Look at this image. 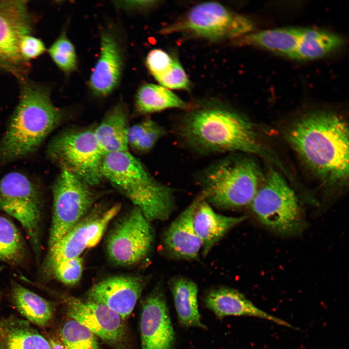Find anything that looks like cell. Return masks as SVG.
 I'll return each mask as SVG.
<instances>
[{"label": "cell", "instance_id": "6da1fadb", "mask_svg": "<svg viewBox=\"0 0 349 349\" xmlns=\"http://www.w3.org/2000/svg\"><path fill=\"white\" fill-rule=\"evenodd\" d=\"M176 132L187 145L201 153L243 152L281 165L260 142L252 123L219 100L206 99L189 105Z\"/></svg>", "mask_w": 349, "mask_h": 349}, {"label": "cell", "instance_id": "7a4b0ae2", "mask_svg": "<svg viewBox=\"0 0 349 349\" xmlns=\"http://www.w3.org/2000/svg\"><path fill=\"white\" fill-rule=\"evenodd\" d=\"M292 147L323 182L335 184L349 176V127L345 120L325 111L306 114L287 134Z\"/></svg>", "mask_w": 349, "mask_h": 349}, {"label": "cell", "instance_id": "3957f363", "mask_svg": "<svg viewBox=\"0 0 349 349\" xmlns=\"http://www.w3.org/2000/svg\"><path fill=\"white\" fill-rule=\"evenodd\" d=\"M18 81L19 101L0 141L3 161L34 151L64 117L63 110L53 103L48 86L28 78Z\"/></svg>", "mask_w": 349, "mask_h": 349}, {"label": "cell", "instance_id": "277c9868", "mask_svg": "<svg viewBox=\"0 0 349 349\" xmlns=\"http://www.w3.org/2000/svg\"><path fill=\"white\" fill-rule=\"evenodd\" d=\"M103 178L128 199L150 222L168 220L175 205L173 190L158 181L129 151L108 154Z\"/></svg>", "mask_w": 349, "mask_h": 349}, {"label": "cell", "instance_id": "5b68a950", "mask_svg": "<svg viewBox=\"0 0 349 349\" xmlns=\"http://www.w3.org/2000/svg\"><path fill=\"white\" fill-rule=\"evenodd\" d=\"M261 176L252 159L228 157L204 172L200 181L201 194L209 204L220 208L241 207L252 202Z\"/></svg>", "mask_w": 349, "mask_h": 349}, {"label": "cell", "instance_id": "8992f818", "mask_svg": "<svg viewBox=\"0 0 349 349\" xmlns=\"http://www.w3.org/2000/svg\"><path fill=\"white\" fill-rule=\"evenodd\" d=\"M247 16L215 1L199 3L180 19L163 28V34L180 33L211 41L241 37L254 32Z\"/></svg>", "mask_w": 349, "mask_h": 349}, {"label": "cell", "instance_id": "52a82bcc", "mask_svg": "<svg viewBox=\"0 0 349 349\" xmlns=\"http://www.w3.org/2000/svg\"><path fill=\"white\" fill-rule=\"evenodd\" d=\"M251 204L260 222L275 233L294 235L305 226L294 191L274 169H269Z\"/></svg>", "mask_w": 349, "mask_h": 349}, {"label": "cell", "instance_id": "ba28073f", "mask_svg": "<svg viewBox=\"0 0 349 349\" xmlns=\"http://www.w3.org/2000/svg\"><path fill=\"white\" fill-rule=\"evenodd\" d=\"M51 159L90 186L103 179L102 165L105 156L94 133V127L62 132L51 142L48 150Z\"/></svg>", "mask_w": 349, "mask_h": 349}, {"label": "cell", "instance_id": "9c48e42d", "mask_svg": "<svg viewBox=\"0 0 349 349\" xmlns=\"http://www.w3.org/2000/svg\"><path fill=\"white\" fill-rule=\"evenodd\" d=\"M42 197L26 175L11 172L0 179V209L16 219L27 234L37 260L40 254Z\"/></svg>", "mask_w": 349, "mask_h": 349}, {"label": "cell", "instance_id": "30bf717a", "mask_svg": "<svg viewBox=\"0 0 349 349\" xmlns=\"http://www.w3.org/2000/svg\"><path fill=\"white\" fill-rule=\"evenodd\" d=\"M29 2L0 0V71L11 74L18 80L27 78L31 68L19 50L21 40L32 34L35 27Z\"/></svg>", "mask_w": 349, "mask_h": 349}, {"label": "cell", "instance_id": "8fae6325", "mask_svg": "<svg viewBox=\"0 0 349 349\" xmlns=\"http://www.w3.org/2000/svg\"><path fill=\"white\" fill-rule=\"evenodd\" d=\"M53 212L48 246L62 238L89 212L96 200L91 186L61 169L52 187Z\"/></svg>", "mask_w": 349, "mask_h": 349}, {"label": "cell", "instance_id": "7c38bea8", "mask_svg": "<svg viewBox=\"0 0 349 349\" xmlns=\"http://www.w3.org/2000/svg\"><path fill=\"white\" fill-rule=\"evenodd\" d=\"M154 239L151 222L134 206L111 230L106 243L107 256L116 266L136 265L147 256Z\"/></svg>", "mask_w": 349, "mask_h": 349}, {"label": "cell", "instance_id": "4fadbf2b", "mask_svg": "<svg viewBox=\"0 0 349 349\" xmlns=\"http://www.w3.org/2000/svg\"><path fill=\"white\" fill-rule=\"evenodd\" d=\"M121 207L120 204H116L106 210L89 212L69 231L49 246L41 268L42 274L46 278L50 277L59 263L79 257L85 250L98 244Z\"/></svg>", "mask_w": 349, "mask_h": 349}, {"label": "cell", "instance_id": "5bb4252c", "mask_svg": "<svg viewBox=\"0 0 349 349\" xmlns=\"http://www.w3.org/2000/svg\"><path fill=\"white\" fill-rule=\"evenodd\" d=\"M67 317L89 329L115 349H123L126 339L124 319L108 306L82 301L69 296H62Z\"/></svg>", "mask_w": 349, "mask_h": 349}, {"label": "cell", "instance_id": "9a60e30c", "mask_svg": "<svg viewBox=\"0 0 349 349\" xmlns=\"http://www.w3.org/2000/svg\"><path fill=\"white\" fill-rule=\"evenodd\" d=\"M141 349H173L175 333L160 285L144 299L140 317Z\"/></svg>", "mask_w": 349, "mask_h": 349}, {"label": "cell", "instance_id": "2e32d148", "mask_svg": "<svg viewBox=\"0 0 349 349\" xmlns=\"http://www.w3.org/2000/svg\"><path fill=\"white\" fill-rule=\"evenodd\" d=\"M149 279L137 275L111 276L94 285L86 294V301L104 304L124 320L133 311Z\"/></svg>", "mask_w": 349, "mask_h": 349}, {"label": "cell", "instance_id": "e0dca14e", "mask_svg": "<svg viewBox=\"0 0 349 349\" xmlns=\"http://www.w3.org/2000/svg\"><path fill=\"white\" fill-rule=\"evenodd\" d=\"M123 66V50L117 36L112 31H103L101 34L99 56L89 80L93 94L104 96L111 93L119 82Z\"/></svg>", "mask_w": 349, "mask_h": 349}, {"label": "cell", "instance_id": "ac0fdd59", "mask_svg": "<svg viewBox=\"0 0 349 349\" xmlns=\"http://www.w3.org/2000/svg\"><path fill=\"white\" fill-rule=\"evenodd\" d=\"M201 194L172 222L163 236L168 254L180 259L197 260L202 244L193 225L194 212L203 198Z\"/></svg>", "mask_w": 349, "mask_h": 349}, {"label": "cell", "instance_id": "d6986e66", "mask_svg": "<svg viewBox=\"0 0 349 349\" xmlns=\"http://www.w3.org/2000/svg\"><path fill=\"white\" fill-rule=\"evenodd\" d=\"M204 302L206 307L220 319L227 316H250L294 328L286 321L258 308L234 288L221 286L211 289L206 293Z\"/></svg>", "mask_w": 349, "mask_h": 349}, {"label": "cell", "instance_id": "ffe728a7", "mask_svg": "<svg viewBox=\"0 0 349 349\" xmlns=\"http://www.w3.org/2000/svg\"><path fill=\"white\" fill-rule=\"evenodd\" d=\"M246 218L245 216L232 217L219 214L203 197L193 216L194 229L202 244L203 256L206 257L231 229L245 221Z\"/></svg>", "mask_w": 349, "mask_h": 349}, {"label": "cell", "instance_id": "44dd1931", "mask_svg": "<svg viewBox=\"0 0 349 349\" xmlns=\"http://www.w3.org/2000/svg\"><path fill=\"white\" fill-rule=\"evenodd\" d=\"M128 118L127 109L120 102L111 109L100 123L94 127L95 137L105 155L128 151Z\"/></svg>", "mask_w": 349, "mask_h": 349}, {"label": "cell", "instance_id": "7402d4cb", "mask_svg": "<svg viewBox=\"0 0 349 349\" xmlns=\"http://www.w3.org/2000/svg\"><path fill=\"white\" fill-rule=\"evenodd\" d=\"M0 349H51L48 340L26 320L0 317Z\"/></svg>", "mask_w": 349, "mask_h": 349}, {"label": "cell", "instance_id": "603a6c76", "mask_svg": "<svg viewBox=\"0 0 349 349\" xmlns=\"http://www.w3.org/2000/svg\"><path fill=\"white\" fill-rule=\"evenodd\" d=\"M178 318L186 327L206 329L201 320L198 309V286L191 280L176 277L169 282Z\"/></svg>", "mask_w": 349, "mask_h": 349}, {"label": "cell", "instance_id": "cb8c5ba5", "mask_svg": "<svg viewBox=\"0 0 349 349\" xmlns=\"http://www.w3.org/2000/svg\"><path fill=\"white\" fill-rule=\"evenodd\" d=\"M343 39L336 33L316 28H302L291 58L313 60L322 58L340 49Z\"/></svg>", "mask_w": 349, "mask_h": 349}, {"label": "cell", "instance_id": "d4e9b609", "mask_svg": "<svg viewBox=\"0 0 349 349\" xmlns=\"http://www.w3.org/2000/svg\"><path fill=\"white\" fill-rule=\"evenodd\" d=\"M302 28L283 27L253 32L241 37V43L291 58Z\"/></svg>", "mask_w": 349, "mask_h": 349}, {"label": "cell", "instance_id": "484cf974", "mask_svg": "<svg viewBox=\"0 0 349 349\" xmlns=\"http://www.w3.org/2000/svg\"><path fill=\"white\" fill-rule=\"evenodd\" d=\"M11 299L18 312L33 324L46 326L54 317L55 305L53 302L16 283L12 284Z\"/></svg>", "mask_w": 349, "mask_h": 349}, {"label": "cell", "instance_id": "4316f807", "mask_svg": "<svg viewBox=\"0 0 349 349\" xmlns=\"http://www.w3.org/2000/svg\"><path fill=\"white\" fill-rule=\"evenodd\" d=\"M189 105L171 90L153 83L141 86L135 97V111L141 114L173 108L186 110Z\"/></svg>", "mask_w": 349, "mask_h": 349}, {"label": "cell", "instance_id": "83f0119b", "mask_svg": "<svg viewBox=\"0 0 349 349\" xmlns=\"http://www.w3.org/2000/svg\"><path fill=\"white\" fill-rule=\"evenodd\" d=\"M25 256V245L18 229L9 219L0 216V261L16 265Z\"/></svg>", "mask_w": 349, "mask_h": 349}, {"label": "cell", "instance_id": "f1b7e54d", "mask_svg": "<svg viewBox=\"0 0 349 349\" xmlns=\"http://www.w3.org/2000/svg\"><path fill=\"white\" fill-rule=\"evenodd\" d=\"M165 133L164 128L150 118H146L129 127L128 148L144 153L151 151Z\"/></svg>", "mask_w": 349, "mask_h": 349}, {"label": "cell", "instance_id": "f546056e", "mask_svg": "<svg viewBox=\"0 0 349 349\" xmlns=\"http://www.w3.org/2000/svg\"><path fill=\"white\" fill-rule=\"evenodd\" d=\"M60 335L65 349H101L97 337L72 319L64 323Z\"/></svg>", "mask_w": 349, "mask_h": 349}, {"label": "cell", "instance_id": "4dcf8cb0", "mask_svg": "<svg viewBox=\"0 0 349 349\" xmlns=\"http://www.w3.org/2000/svg\"><path fill=\"white\" fill-rule=\"evenodd\" d=\"M47 51L57 66L65 74L76 69L78 61L76 50L65 31L61 33Z\"/></svg>", "mask_w": 349, "mask_h": 349}, {"label": "cell", "instance_id": "1f68e13d", "mask_svg": "<svg viewBox=\"0 0 349 349\" xmlns=\"http://www.w3.org/2000/svg\"><path fill=\"white\" fill-rule=\"evenodd\" d=\"M83 261L80 256L62 262L52 270V277L68 286L76 285L80 280L83 273Z\"/></svg>", "mask_w": 349, "mask_h": 349}, {"label": "cell", "instance_id": "d6a6232c", "mask_svg": "<svg viewBox=\"0 0 349 349\" xmlns=\"http://www.w3.org/2000/svg\"><path fill=\"white\" fill-rule=\"evenodd\" d=\"M159 85L168 89L188 90L190 82L184 69L177 59L171 68L156 79Z\"/></svg>", "mask_w": 349, "mask_h": 349}, {"label": "cell", "instance_id": "836d02e7", "mask_svg": "<svg viewBox=\"0 0 349 349\" xmlns=\"http://www.w3.org/2000/svg\"><path fill=\"white\" fill-rule=\"evenodd\" d=\"M175 59L164 50L154 49L148 53L146 64L151 74L156 79L171 68Z\"/></svg>", "mask_w": 349, "mask_h": 349}, {"label": "cell", "instance_id": "e575fe53", "mask_svg": "<svg viewBox=\"0 0 349 349\" xmlns=\"http://www.w3.org/2000/svg\"><path fill=\"white\" fill-rule=\"evenodd\" d=\"M19 50L22 57L28 62L47 51L44 42L32 34L27 35L22 38L19 44Z\"/></svg>", "mask_w": 349, "mask_h": 349}, {"label": "cell", "instance_id": "d590c367", "mask_svg": "<svg viewBox=\"0 0 349 349\" xmlns=\"http://www.w3.org/2000/svg\"><path fill=\"white\" fill-rule=\"evenodd\" d=\"M155 0H124L114 1L118 8L127 11L143 10L153 7L158 4Z\"/></svg>", "mask_w": 349, "mask_h": 349}, {"label": "cell", "instance_id": "8d00e7d4", "mask_svg": "<svg viewBox=\"0 0 349 349\" xmlns=\"http://www.w3.org/2000/svg\"><path fill=\"white\" fill-rule=\"evenodd\" d=\"M51 349H65L62 342L54 338L48 339Z\"/></svg>", "mask_w": 349, "mask_h": 349}, {"label": "cell", "instance_id": "74e56055", "mask_svg": "<svg viewBox=\"0 0 349 349\" xmlns=\"http://www.w3.org/2000/svg\"><path fill=\"white\" fill-rule=\"evenodd\" d=\"M1 268H0V270H1Z\"/></svg>", "mask_w": 349, "mask_h": 349}]
</instances>
